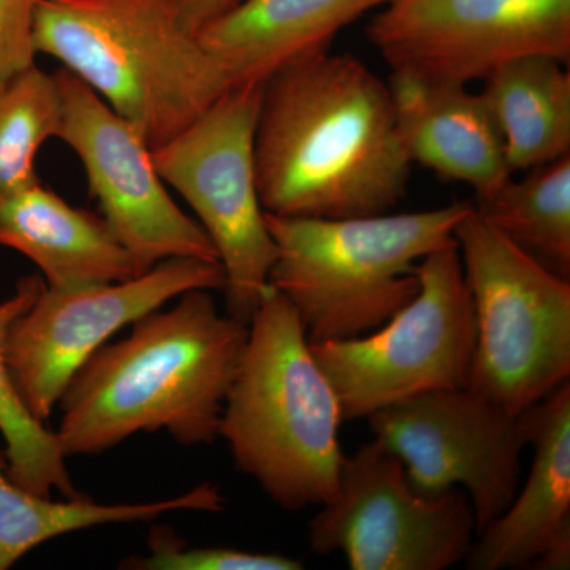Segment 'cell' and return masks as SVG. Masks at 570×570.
Returning <instances> with one entry per match:
<instances>
[{
  "mask_svg": "<svg viewBox=\"0 0 570 570\" xmlns=\"http://www.w3.org/2000/svg\"><path fill=\"white\" fill-rule=\"evenodd\" d=\"M254 159L265 213L317 219L390 213L412 167L387 82L328 50L264 82Z\"/></svg>",
  "mask_w": 570,
  "mask_h": 570,
  "instance_id": "cell-1",
  "label": "cell"
},
{
  "mask_svg": "<svg viewBox=\"0 0 570 570\" xmlns=\"http://www.w3.org/2000/svg\"><path fill=\"white\" fill-rule=\"evenodd\" d=\"M164 307L100 347L67 385L55 430L67 456L99 455L154 431L187 448L219 438L249 324L220 313L209 291Z\"/></svg>",
  "mask_w": 570,
  "mask_h": 570,
  "instance_id": "cell-2",
  "label": "cell"
},
{
  "mask_svg": "<svg viewBox=\"0 0 570 570\" xmlns=\"http://www.w3.org/2000/svg\"><path fill=\"white\" fill-rule=\"evenodd\" d=\"M343 422L298 314L268 284L220 419L236 469L281 509L321 508L340 485Z\"/></svg>",
  "mask_w": 570,
  "mask_h": 570,
  "instance_id": "cell-3",
  "label": "cell"
},
{
  "mask_svg": "<svg viewBox=\"0 0 570 570\" xmlns=\"http://www.w3.org/2000/svg\"><path fill=\"white\" fill-rule=\"evenodd\" d=\"M33 45L132 124L151 149L230 89L176 0H37Z\"/></svg>",
  "mask_w": 570,
  "mask_h": 570,
  "instance_id": "cell-4",
  "label": "cell"
},
{
  "mask_svg": "<svg viewBox=\"0 0 570 570\" xmlns=\"http://www.w3.org/2000/svg\"><path fill=\"white\" fill-rule=\"evenodd\" d=\"M472 208L348 219L265 213L276 245L268 284L294 306L311 344L365 336L417 296L420 262L455 242Z\"/></svg>",
  "mask_w": 570,
  "mask_h": 570,
  "instance_id": "cell-5",
  "label": "cell"
},
{
  "mask_svg": "<svg viewBox=\"0 0 570 570\" xmlns=\"http://www.w3.org/2000/svg\"><path fill=\"white\" fill-rule=\"evenodd\" d=\"M478 340L469 389L513 415L570 381V281L474 208L455 230Z\"/></svg>",
  "mask_w": 570,
  "mask_h": 570,
  "instance_id": "cell-6",
  "label": "cell"
},
{
  "mask_svg": "<svg viewBox=\"0 0 570 570\" xmlns=\"http://www.w3.org/2000/svg\"><path fill=\"white\" fill-rule=\"evenodd\" d=\"M419 294L374 332L311 344L344 420L412 397L469 387L478 326L459 247H441L417 266Z\"/></svg>",
  "mask_w": 570,
  "mask_h": 570,
  "instance_id": "cell-7",
  "label": "cell"
},
{
  "mask_svg": "<svg viewBox=\"0 0 570 570\" xmlns=\"http://www.w3.org/2000/svg\"><path fill=\"white\" fill-rule=\"evenodd\" d=\"M262 86L228 89L186 129L151 149L157 174L181 195L216 247L227 314L245 324L276 261L255 176Z\"/></svg>",
  "mask_w": 570,
  "mask_h": 570,
  "instance_id": "cell-8",
  "label": "cell"
},
{
  "mask_svg": "<svg viewBox=\"0 0 570 570\" xmlns=\"http://www.w3.org/2000/svg\"><path fill=\"white\" fill-rule=\"evenodd\" d=\"M311 520V550L341 553L352 570H445L478 538L466 491L412 489L403 463L373 439L344 455L335 498Z\"/></svg>",
  "mask_w": 570,
  "mask_h": 570,
  "instance_id": "cell-9",
  "label": "cell"
},
{
  "mask_svg": "<svg viewBox=\"0 0 570 570\" xmlns=\"http://www.w3.org/2000/svg\"><path fill=\"white\" fill-rule=\"evenodd\" d=\"M219 262L171 258L122 283L77 291L47 284L10 326L7 363L22 404L47 423L75 374L124 326L190 291L224 292Z\"/></svg>",
  "mask_w": 570,
  "mask_h": 570,
  "instance_id": "cell-10",
  "label": "cell"
},
{
  "mask_svg": "<svg viewBox=\"0 0 570 570\" xmlns=\"http://www.w3.org/2000/svg\"><path fill=\"white\" fill-rule=\"evenodd\" d=\"M420 494L466 491L478 534L497 520L520 489L521 455L528 448L520 415L474 390L425 393L366 419Z\"/></svg>",
  "mask_w": 570,
  "mask_h": 570,
  "instance_id": "cell-11",
  "label": "cell"
},
{
  "mask_svg": "<svg viewBox=\"0 0 570 570\" xmlns=\"http://www.w3.org/2000/svg\"><path fill=\"white\" fill-rule=\"evenodd\" d=\"M392 71L469 85L524 56L570 61V0H389L366 29Z\"/></svg>",
  "mask_w": 570,
  "mask_h": 570,
  "instance_id": "cell-12",
  "label": "cell"
},
{
  "mask_svg": "<svg viewBox=\"0 0 570 570\" xmlns=\"http://www.w3.org/2000/svg\"><path fill=\"white\" fill-rule=\"evenodd\" d=\"M55 75L61 94L58 140L81 160L105 223L140 273L171 258L219 262L202 225L168 194L151 148L132 124L70 71Z\"/></svg>",
  "mask_w": 570,
  "mask_h": 570,
  "instance_id": "cell-13",
  "label": "cell"
},
{
  "mask_svg": "<svg viewBox=\"0 0 570 570\" xmlns=\"http://www.w3.org/2000/svg\"><path fill=\"white\" fill-rule=\"evenodd\" d=\"M520 417L534 450L527 485L479 532L469 570L570 568V381Z\"/></svg>",
  "mask_w": 570,
  "mask_h": 570,
  "instance_id": "cell-14",
  "label": "cell"
},
{
  "mask_svg": "<svg viewBox=\"0 0 570 570\" xmlns=\"http://www.w3.org/2000/svg\"><path fill=\"white\" fill-rule=\"evenodd\" d=\"M397 134L411 164L468 184L475 202L512 178L504 145L482 94L469 85L392 71L387 82Z\"/></svg>",
  "mask_w": 570,
  "mask_h": 570,
  "instance_id": "cell-15",
  "label": "cell"
},
{
  "mask_svg": "<svg viewBox=\"0 0 570 570\" xmlns=\"http://www.w3.org/2000/svg\"><path fill=\"white\" fill-rule=\"evenodd\" d=\"M389 0H242L197 32L228 88L262 86L277 70L326 51L333 39Z\"/></svg>",
  "mask_w": 570,
  "mask_h": 570,
  "instance_id": "cell-16",
  "label": "cell"
},
{
  "mask_svg": "<svg viewBox=\"0 0 570 570\" xmlns=\"http://www.w3.org/2000/svg\"><path fill=\"white\" fill-rule=\"evenodd\" d=\"M0 246L32 261L52 291L141 275L102 216L70 205L40 179L0 205Z\"/></svg>",
  "mask_w": 570,
  "mask_h": 570,
  "instance_id": "cell-17",
  "label": "cell"
},
{
  "mask_svg": "<svg viewBox=\"0 0 570 570\" xmlns=\"http://www.w3.org/2000/svg\"><path fill=\"white\" fill-rule=\"evenodd\" d=\"M550 56L502 63L482 94L504 145L510 171H528L570 154V73Z\"/></svg>",
  "mask_w": 570,
  "mask_h": 570,
  "instance_id": "cell-18",
  "label": "cell"
},
{
  "mask_svg": "<svg viewBox=\"0 0 570 570\" xmlns=\"http://www.w3.org/2000/svg\"><path fill=\"white\" fill-rule=\"evenodd\" d=\"M225 497L219 487L202 483L179 497L135 504H99L81 497L55 501L22 489L9 471L6 450L0 452V570L10 569L41 543L70 532L102 524L154 521L167 513H219Z\"/></svg>",
  "mask_w": 570,
  "mask_h": 570,
  "instance_id": "cell-19",
  "label": "cell"
},
{
  "mask_svg": "<svg viewBox=\"0 0 570 570\" xmlns=\"http://www.w3.org/2000/svg\"><path fill=\"white\" fill-rule=\"evenodd\" d=\"M475 212L513 245L553 272L570 277V154L539 165L498 193L475 202Z\"/></svg>",
  "mask_w": 570,
  "mask_h": 570,
  "instance_id": "cell-20",
  "label": "cell"
},
{
  "mask_svg": "<svg viewBox=\"0 0 570 570\" xmlns=\"http://www.w3.org/2000/svg\"><path fill=\"white\" fill-rule=\"evenodd\" d=\"M45 281L31 275L18 281L13 295L0 302V434L6 441V456L14 482L43 498L58 491L62 498H81L67 469L69 456L61 441L47 423L33 417L22 404L11 381L7 363L10 326L36 302Z\"/></svg>",
  "mask_w": 570,
  "mask_h": 570,
  "instance_id": "cell-21",
  "label": "cell"
},
{
  "mask_svg": "<svg viewBox=\"0 0 570 570\" xmlns=\"http://www.w3.org/2000/svg\"><path fill=\"white\" fill-rule=\"evenodd\" d=\"M61 94L55 73L32 67L0 91V205L39 179L36 157L58 138Z\"/></svg>",
  "mask_w": 570,
  "mask_h": 570,
  "instance_id": "cell-22",
  "label": "cell"
},
{
  "mask_svg": "<svg viewBox=\"0 0 570 570\" xmlns=\"http://www.w3.org/2000/svg\"><path fill=\"white\" fill-rule=\"evenodd\" d=\"M146 557H132L121 568L138 570H299L302 561L279 553L187 547L170 528L156 524L149 532Z\"/></svg>",
  "mask_w": 570,
  "mask_h": 570,
  "instance_id": "cell-23",
  "label": "cell"
},
{
  "mask_svg": "<svg viewBox=\"0 0 570 570\" xmlns=\"http://www.w3.org/2000/svg\"><path fill=\"white\" fill-rule=\"evenodd\" d=\"M37 0H0V91L36 62L33 13Z\"/></svg>",
  "mask_w": 570,
  "mask_h": 570,
  "instance_id": "cell-24",
  "label": "cell"
},
{
  "mask_svg": "<svg viewBox=\"0 0 570 570\" xmlns=\"http://www.w3.org/2000/svg\"><path fill=\"white\" fill-rule=\"evenodd\" d=\"M238 2L242 0H176V6L184 24L197 33L205 24L216 20Z\"/></svg>",
  "mask_w": 570,
  "mask_h": 570,
  "instance_id": "cell-25",
  "label": "cell"
}]
</instances>
